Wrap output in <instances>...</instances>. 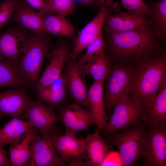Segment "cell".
Here are the masks:
<instances>
[{
  "label": "cell",
  "mask_w": 166,
  "mask_h": 166,
  "mask_svg": "<svg viewBox=\"0 0 166 166\" xmlns=\"http://www.w3.org/2000/svg\"><path fill=\"white\" fill-rule=\"evenodd\" d=\"M104 82L94 81L88 89L87 109L94 117L100 132L108 121L104 103Z\"/></svg>",
  "instance_id": "obj_20"
},
{
  "label": "cell",
  "mask_w": 166,
  "mask_h": 166,
  "mask_svg": "<svg viewBox=\"0 0 166 166\" xmlns=\"http://www.w3.org/2000/svg\"><path fill=\"white\" fill-rule=\"evenodd\" d=\"M53 141L64 166H67L78 158L84 156L83 138H77L75 133L65 132L61 135L57 132L53 136Z\"/></svg>",
  "instance_id": "obj_16"
},
{
  "label": "cell",
  "mask_w": 166,
  "mask_h": 166,
  "mask_svg": "<svg viewBox=\"0 0 166 166\" xmlns=\"http://www.w3.org/2000/svg\"><path fill=\"white\" fill-rule=\"evenodd\" d=\"M121 8L118 2L112 0L101 1L97 14L81 30L70 51L69 58L76 60L81 53L95 41L102 32L104 22L109 14L118 12Z\"/></svg>",
  "instance_id": "obj_6"
},
{
  "label": "cell",
  "mask_w": 166,
  "mask_h": 166,
  "mask_svg": "<svg viewBox=\"0 0 166 166\" xmlns=\"http://www.w3.org/2000/svg\"><path fill=\"white\" fill-rule=\"evenodd\" d=\"M45 33H33L29 37L18 60L19 71L26 85L37 84L44 61L50 50V41Z\"/></svg>",
  "instance_id": "obj_4"
},
{
  "label": "cell",
  "mask_w": 166,
  "mask_h": 166,
  "mask_svg": "<svg viewBox=\"0 0 166 166\" xmlns=\"http://www.w3.org/2000/svg\"><path fill=\"white\" fill-rule=\"evenodd\" d=\"M43 28L45 33L55 36L72 38L75 33L73 25L66 16L58 14L45 15Z\"/></svg>",
  "instance_id": "obj_28"
},
{
  "label": "cell",
  "mask_w": 166,
  "mask_h": 166,
  "mask_svg": "<svg viewBox=\"0 0 166 166\" xmlns=\"http://www.w3.org/2000/svg\"></svg>",
  "instance_id": "obj_38"
},
{
  "label": "cell",
  "mask_w": 166,
  "mask_h": 166,
  "mask_svg": "<svg viewBox=\"0 0 166 166\" xmlns=\"http://www.w3.org/2000/svg\"><path fill=\"white\" fill-rule=\"evenodd\" d=\"M20 117L29 121L42 135L55 132L60 121L53 109L39 100L33 101Z\"/></svg>",
  "instance_id": "obj_10"
},
{
  "label": "cell",
  "mask_w": 166,
  "mask_h": 166,
  "mask_svg": "<svg viewBox=\"0 0 166 166\" xmlns=\"http://www.w3.org/2000/svg\"><path fill=\"white\" fill-rule=\"evenodd\" d=\"M26 85L19 71L18 60H0V89L21 88Z\"/></svg>",
  "instance_id": "obj_27"
},
{
  "label": "cell",
  "mask_w": 166,
  "mask_h": 166,
  "mask_svg": "<svg viewBox=\"0 0 166 166\" xmlns=\"http://www.w3.org/2000/svg\"><path fill=\"white\" fill-rule=\"evenodd\" d=\"M70 51L69 46L63 42H58L50 50L46 57V66L33 93L40 91L61 76Z\"/></svg>",
  "instance_id": "obj_8"
},
{
  "label": "cell",
  "mask_w": 166,
  "mask_h": 166,
  "mask_svg": "<svg viewBox=\"0 0 166 166\" xmlns=\"http://www.w3.org/2000/svg\"><path fill=\"white\" fill-rule=\"evenodd\" d=\"M67 91L66 83L62 75L53 83L35 93L38 100L53 109H59L65 105Z\"/></svg>",
  "instance_id": "obj_22"
},
{
  "label": "cell",
  "mask_w": 166,
  "mask_h": 166,
  "mask_svg": "<svg viewBox=\"0 0 166 166\" xmlns=\"http://www.w3.org/2000/svg\"><path fill=\"white\" fill-rule=\"evenodd\" d=\"M112 66L109 57L104 49L81 65L84 74L91 76L94 81L104 82Z\"/></svg>",
  "instance_id": "obj_24"
},
{
  "label": "cell",
  "mask_w": 166,
  "mask_h": 166,
  "mask_svg": "<svg viewBox=\"0 0 166 166\" xmlns=\"http://www.w3.org/2000/svg\"><path fill=\"white\" fill-rule=\"evenodd\" d=\"M17 4L16 0H3L0 4V30L12 17Z\"/></svg>",
  "instance_id": "obj_31"
},
{
  "label": "cell",
  "mask_w": 166,
  "mask_h": 166,
  "mask_svg": "<svg viewBox=\"0 0 166 166\" xmlns=\"http://www.w3.org/2000/svg\"><path fill=\"white\" fill-rule=\"evenodd\" d=\"M34 101L23 87L0 93V116L20 117Z\"/></svg>",
  "instance_id": "obj_15"
},
{
  "label": "cell",
  "mask_w": 166,
  "mask_h": 166,
  "mask_svg": "<svg viewBox=\"0 0 166 166\" xmlns=\"http://www.w3.org/2000/svg\"><path fill=\"white\" fill-rule=\"evenodd\" d=\"M150 27L149 18L141 12L128 10L112 13L104 22L105 34L139 30Z\"/></svg>",
  "instance_id": "obj_9"
},
{
  "label": "cell",
  "mask_w": 166,
  "mask_h": 166,
  "mask_svg": "<svg viewBox=\"0 0 166 166\" xmlns=\"http://www.w3.org/2000/svg\"><path fill=\"white\" fill-rule=\"evenodd\" d=\"M1 116H0V120L1 119Z\"/></svg>",
  "instance_id": "obj_37"
},
{
  "label": "cell",
  "mask_w": 166,
  "mask_h": 166,
  "mask_svg": "<svg viewBox=\"0 0 166 166\" xmlns=\"http://www.w3.org/2000/svg\"><path fill=\"white\" fill-rule=\"evenodd\" d=\"M105 34L104 49L114 64L133 67L166 52L150 27Z\"/></svg>",
  "instance_id": "obj_1"
},
{
  "label": "cell",
  "mask_w": 166,
  "mask_h": 166,
  "mask_svg": "<svg viewBox=\"0 0 166 166\" xmlns=\"http://www.w3.org/2000/svg\"><path fill=\"white\" fill-rule=\"evenodd\" d=\"M99 0H75L76 1L82 4H89L94 3Z\"/></svg>",
  "instance_id": "obj_35"
},
{
  "label": "cell",
  "mask_w": 166,
  "mask_h": 166,
  "mask_svg": "<svg viewBox=\"0 0 166 166\" xmlns=\"http://www.w3.org/2000/svg\"><path fill=\"white\" fill-rule=\"evenodd\" d=\"M62 76L70 96L74 102L87 109L88 89L81 65L76 60L69 58L64 69Z\"/></svg>",
  "instance_id": "obj_11"
},
{
  "label": "cell",
  "mask_w": 166,
  "mask_h": 166,
  "mask_svg": "<svg viewBox=\"0 0 166 166\" xmlns=\"http://www.w3.org/2000/svg\"><path fill=\"white\" fill-rule=\"evenodd\" d=\"M132 69L126 65L115 64L106 79L105 91L104 95L105 109L109 113L112 111L117 102L124 94L129 93Z\"/></svg>",
  "instance_id": "obj_7"
},
{
  "label": "cell",
  "mask_w": 166,
  "mask_h": 166,
  "mask_svg": "<svg viewBox=\"0 0 166 166\" xmlns=\"http://www.w3.org/2000/svg\"><path fill=\"white\" fill-rule=\"evenodd\" d=\"M49 11H53L58 15L66 16L72 14L75 8L73 0H46Z\"/></svg>",
  "instance_id": "obj_29"
},
{
  "label": "cell",
  "mask_w": 166,
  "mask_h": 166,
  "mask_svg": "<svg viewBox=\"0 0 166 166\" xmlns=\"http://www.w3.org/2000/svg\"><path fill=\"white\" fill-rule=\"evenodd\" d=\"M27 5L38 11L45 14L49 12L48 5L46 0H24Z\"/></svg>",
  "instance_id": "obj_33"
},
{
  "label": "cell",
  "mask_w": 166,
  "mask_h": 166,
  "mask_svg": "<svg viewBox=\"0 0 166 166\" xmlns=\"http://www.w3.org/2000/svg\"><path fill=\"white\" fill-rule=\"evenodd\" d=\"M97 130L83 138L84 143V156L87 166H101L111 151V147Z\"/></svg>",
  "instance_id": "obj_17"
},
{
  "label": "cell",
  "mask_w": 166,
  "mask_h": 166,
  "mask_svg": "<svg viewBox=\"0 0 166 166\" xmlns=\"http://www.w3.org/2000/svg\"><path fill=\"white\" fill-rule=\"evenodd\" d=\"M59 110L65 132L75 134L79 131H87L91 126L96 124L90 111L75 102L66 105Z\"/></svg>",
  "instance_id": "obj_12"
},
{
  "label": "cell",
  "mask_w": 166,
  "mask_h": 166,
  "mask_svg": "<svg viewBox=\"0 0 166 166\" xmlns=\"http://www.w3.org/2000/svg\"><path fill=\"white\" fill-rule=\"evenodd\" d=\"M33 127L27 120L12 117L0 128V146L3 147L12 143Z\"/></svg>",
  "instance_id": "obj_26"
},
{
  "label": "cell",
  "mask_w": 166,
  "mask_h": 166,
  "mask_svg": "<svg viewBox=\"0 0 166 166\" xmlns=\"http://www.w3.org/2000/svg\"><path fill=\"white\" fill-rule=\"evenodd\" d=\"M145 146L144 166H166V129L156 127H148Z\"/></svg>",
  "instance_id": "obj_13"
},
{
  "label": "cell",
  "mask_w": 166,
  "mask_h": 166,
  "mask_svg": "<svg viewBox=\"0 0 166 166\" xmlns=\"http://www.w3.org/2000/svg\"><path fill=\"white\" fill-rule=\"evenodd\" d=\"M39 136L32 142L30 166H64L53 141L57 132Z\"/></svg>",
  "instance_id": "obj_14"
},
{
  "label": "cell",
  "mask_w": 166,
  "mask_h": 166,
  "mask_svg": "<svg viewBox=\"0 0 166 166\" xmlns=\"http://www.w3.org/2000/svg\"><path fill=\"white\" fill-rule=\"evenodd\" d=\"M38 130L34 127L11 143L9 150L11 166H29L32 142L38 136Z\"/></svg>",
  "instance_id": "obj_19"
},
{
  "label": "cell",
  "mask_w": 166,
  "mask_h": 166,
  "mask_svg": "<svg viewBox=\"0 0 166 166\" xmlns=\"http://www.w3.org/2000/svg\"><path fill=\"white\" fill-rule=\"evenodd\" d=\"M132 68L128 93L144 107L166 85V52Z\"/></svg>",
  "instance_id": "obj_2"
},
{
  "label": "cell",
  "mask_w": 166,
  "mask_h": 166,
  "mask_svg": "<svg viewBox=\"0 0 166 166\" xmlns=\"http://www.w3.org/2000/svg\"><path fill=\"white\" fill-rule=\"evenodd\" d=\"M144 120L148 127L166 129V85L158 92L154 99L143 107Z\"/></svg>",
  "instance_id": "obj_21"
},
{
  "label": "cell",
  "mask_w": 166,
  "mask_h": 166,
  "mask_svg": "<svg viewBox=\"0 0 166 166\" xmlns=\"http://www.w3.org/2000/svg\"><path fill=\"white\" fill-rule=\"evenodd\" d=\"M104 38L102 32L97 39L86 49L85 53L77 61L78 64L81 65L87 62L104 49Z\"/></svg>",
  "instance_id": "obj_30"
},
{
  "label": "cell",
  "mask_w": 166,
  "mask_h": 166,
  "mask_svg": "<svg viewBox=\"0 0 166 166\" xmlns=\"http://www.w3.org/2000/svg\"><path fill=\"white\" fill-rule=\"evenodd\" d=\"M112 111L109 120L101 131L107 135L124 130L144 120L143 107L128 93L124 94L119 99Z\"/></svg>",
  "instance_id": "obj_5"
},
{
  "label": "cell",
  "mask_w": 166,
  "mask_h": 166,
  "mask_svg": "<svg viewBox=\"0 0 166 166\" xmlns=\"http://www.w3.org/2000/svg\"><path fill=\"white\" fill-rule=\"evenodd\" d=\"M45 14L36 11L26 4L17 5L12 16L18 24L34 34H42L45 33L43 20Z\"/></svg>",
  "instance_id": "obj_23"
},
{
  "label": "cell",
  "mask_w": 166,
  "mask_h": 166,
  "mask_svg": "<svg viewBox=\"0 0 166 166\" xmlns=\"http://www.w3.org/2000/svg\"><path fill=\"white\" fill-rule=\"evenodd\" d=\"M29 37L15 30L0 33V60H18Z\"/></svg>",
  "instance_id": "obj_18"
},
{
  "label": "cell",
  "mask_w": 166,
  "mask_h": 166,
  "mask_svg": "<svg viewBox=\"0 0 166 166\" xmlns=\"http://www.w3.org/2000/svg\"><path fill=\"white\" fill-rule=\"evenodd\" d=\"M122 6L127 10L139 12L150 17L151 10L142 0H121Z\"/></svg>",
  "instance_id": "obj_32"
},
{
  "label": "cell",
  "mask_w": 166,
  "mask_h": 166,
  "mask_svg": "<svg viewBox=\"0 0 166 166\" xmlns=\"http://www.w3.org/2000/svg\"><path fill=\"white\" fill-rule=\"evenodd\" d=\"M148 128L146 122L142 120L134 126L108 134L107 142L117 147L123 165L132 166L145 156V137Z\"/></svg>",
  "instance_id": "obj_3"
},
{
  "label": "cell",
  "mask_w": 166,
  "mask_h": 166,
  "mask_svg": "<svg viewBox=\"0 0 166 166\" xmlns=\"http://www.w3.org/2000/svg\"><path fill=\"white\" fill-rule=\"evenodd\" d=\"M150 26L157 38L165 44L166 37V0L150 2Z\"/></svg>",
  "instance_id": "obj_25"
},
{
  "label": "cell",
  "mask_w": 166,
  "mask_h": 166,
  "mask_svg": "<svg viewBox=\"0 0 166 166\" xmlns=\"http://www.w3.org/2000/svg\"><path fill=\"white\" fill-rule=\"evenodd\" d=\"M10 165V161L8 160L5 151L2 147L0 146V166Z\"/></svg>",
  "instance_id": "obj_34"
},
{
  "label": "cell",
  "mask_w": 166,
  "mask_h": 166,
  "mask_svg": "<svg viewBox=\"0 0 166 166\" xmlns=\"http://www.w3.org/2000/svg\"><path fill=\"white\" fill-rule=\"evenodd\" d=\"M73 0L75 2V0Z\"/></svg>",
  "instance_id": "obj_36"
}]
</instances>
